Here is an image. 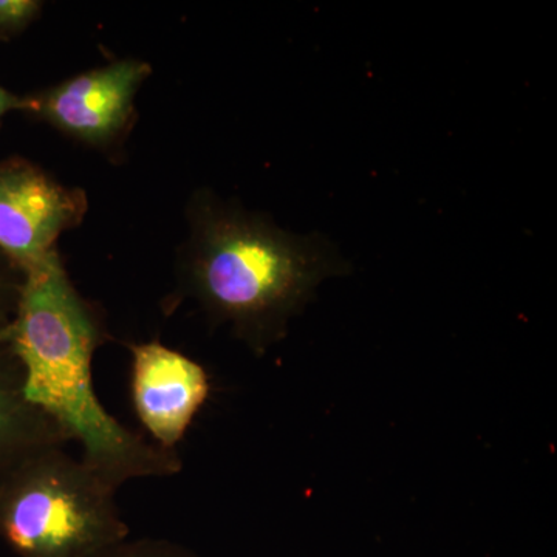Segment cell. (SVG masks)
I'll list each match as a JSON object with an SVG mask.
<instances>
[{"label": "cell", "mask_w": 557, "mask_h": 557, "mask_svg": "<svg viewBox=\"0 0 557 557\" xmlns=\"http://www.w3.org/2000/svg\"><path fill=\"white\" fill-rule=\"evenodd\" d=\"M87 212L86 194L65 188L25 161L0 164V252L16 269L38 265Z\"/></svg>", "instance_id": "cell-4"}, {"label": "cell", "mask_w": 557, "mask_h": 557, "mask_svg": "<svg viewBox=\"0 0 557 557\" xmlns=\"http://www.w3.org/2000/svg\"><path fill=\"white\" fill-rule=\"evenodd\" d=\"M116 490L64 446L36 450L0 480V541L17 557H95L129 537Z\"/></svg>", "instance_id": "cell-3"}, {"label": "cell", "mask_w": 557, "mask_h": 557, "mask_svg": "<svg viewBox=\"0 0 557 557\" xmlns=\"http://www.w3.org/2000/svg\"><path fill=\"white\" fill-rule=\"evenodd\" d=\"M32 100H21V98L14 97L9 90L0 87V119L11 110L17 109H30Z\"/></svg>", "instance_id": "cell-11"}, {"label": "cell", "mask_w": 557, "mask_h": 557, "mask_svg": "<svg viewBox=\"0 0 557 557\" xmlns=\"http://www.w3.org/2000/svg\"><path fill=\"white\" fill-rule=\"evenodd\" d=\"M95 557H201L166 539H124Z\"/></svg>", "instance_id": "cell-8"}, {"label": "cell", "mask_w": 557, "mask_h": 557, "mask_svg": "<svg viewBox=\"0 0 557 557\" xmlns=\"http://www.w3.org/2000/svg\"><path fill=\"white\" fill-rule=\"evenodd\" d=\"M150 72L143 61L112 62L32 98L30 110L70 137L104 148L129 126L135 95Z\"/></svg>", "instance_id": "cell-5"}, {"label": "cell", "mask_w": 557, "mask_h": 557, "mask_svg": "<svg viewBox=\"0 0 557 557\" xmlns=\"http://www.w3.org/2000/svg\"><path fill=\"white\" fill-rule=\"evenodd\" d=\"M24 274L0 252V330L10 324L20 300Z\"/></svg>", "instance_id": "cell-9"}, {"label": "cell", "mask_w": 557, "mask_h": 557, "mask_svg": "<svg viewBox=\"0 0 557 557\" xmlns=\"http://www.w3.org/2000/svg\"><path fill=\"white\" fill-rule=\"evenodd\" d=\"M131 394L139 423L161 448L175 450L209 395L199 362L157 343L134 344Z\"/></svg>", "instance_id": "cell-6"}, {"label": "cell", "mask_w": 557, "mask_h": 557, "mask_svg": "<svg viewBox=\"0 0 557 557\" xmlns=\"http://www.w3.org/2000/svg\"><path fill=\"white\" fill-rule=\"evenodd\" d=\"M69 438L24 394V370L0 330V480L36 450L65 446Z\"/></svg>", "instance_id": "cell-7"}, {"label": "cell", "mask_w": 557, "mask_h": 557, "mask_svg": "<svg viewBox=\"0 0 557 557\" xmlns=\"http://www.w3.org/2000/svg\"><path fill=\"white\" fill-rule=\"evenodd\" d=\"M3 332L24 370L25 398L69 442L79 443L84 463L115 487L134 479L178 474L177 450L123 426L98 399L91 361L104 343V329L73 287L58 251L25 271L16 311Z\"/></svg>", "instance_id": "cell-1"}, {"label": "cell", "mask_w": 557, "mask_h": 557, "mask_svg": "<svg viewBox=\"0 0 557 557\" xmlns=\"http://www.w3.org/2000/svg\"><path fill=\"white\" fill-rule=\"evenodd\" d=\"M40 11V3L35 0H0V30L20 32Z\"/></svg>", "instance_id": "cell-10"}, {"label": "cell", "mask_w": 557, "mask_h": 557, "mask_svg": "<svg viewBox=\"0 0 557 557\" xmlns=\"http://www.w3.org/2000/svg\"><path fill=\"white\" fill-rule=\"evenodd\" d=\"M188 223L180 288L212 325L230 324L258 355L284 338L324 278L348 271L321 234L296 236L211 190L194 194Z\"/></svg>", "instance_id": "cell-2"}]
</instances>
